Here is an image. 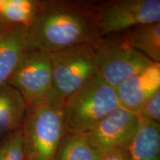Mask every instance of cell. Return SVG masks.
Returning a JSON list of instances; mask_svg holds the SVG:
<instances>
[{"label":"cell","instance_id":"obj_8","mask_svg":"<svg viewBox=\"0 0 160 160\" xmlns=\"http://www.w3.org/2000/svg\"><path fill=\"white\" fill-rule=\"evenodd\" d=\"M139 122L137 113L119 106L82 134L93 147L105 154L119 148H128Z\"/></svg>","mask_w":160,"mask_h":160},{"label":"cell","instance_id":"obj_13","mask_svg":"<svg viewBox=\"0 0 160 160\" xmlns=\"http://www.w3.org/2000/svg\"><path fill=\"white\" fill-rule=\"evenodd\" d=\"M121 33L133 49L160 63V22L136 26Z\"/></svg>","mask_w":160,"mask_h":160},{"label":"cell","instance_id":"obj_2","mask_svg":"<svg viewBox=\"0 0 160 160\" xmlns=\"http://www.w3.org/2000/svg\"><path fill=\"white\" fill-rule=\"evenodd\" d=\"M118 107L115 88L96 73L64 102L65 133H85Z\"/></svg>","mask_w":160,"mask_h":160},{"label":"cell","instance_id":"obj_15","mask_svg":"<svg viewBox=\"0 0 160 160\" xmlns=\"http://www.w3.org/2000/svg\"><path fill=\"white\" fill-rule=\"evenodd\" d=\"M38 0H4L0 9V24L28 27L38 9Z\"/></svg>","mask_w":160,"mask_h":160},{"label":"cell","instance_id":"obj_4","mask_svg":"<svg viewBox=\"0 0 160 160\" xmlns=\"http://www.w3.org/2000/svg\"><path fill=\"white\" fill-rule=\"evenodd\" d=\"M22 131L25 160H53L65 133L62 110L46 103L29 106Z\"/></svg>","mask_w":160,"mask_h":160},{"label":"cell","instance_id":"obj_9","mask_svg":"<svg viewBox=\"0 0 160 160\" xmlns=\"http://www.w3.org/2000/svg\"><path fill=\"white\" fill-rule=\"evenodd\" d=\"M120 107L137 113L144 104L160 91V63L153 62L115 87Z\"/></svg>","mask_w":160,"mask_h":160},{"label":"cell","instance_id":"obj_5","mask_svg":"<svg viewBox=\"0 0 160 160\" xmlns=\"http://www.w3.org/2000/svg\"><path fill=\"white\" fill-rule=\"evenodd\" d=\"M93 48L97 73L114 88L153 62L130 46L122 33L103 37Z\"/></svg>","mask_w":160,"mask_h":160},{"label":"cell","instance_id":"obj_12","mask_svg":"<svg viewBox=\"0 0 160 160\" xmlns=\"http://www.w3.org/2000/svg\"><path fill=\"white\" fill-rule=\"evenodd\" d=\"M140 119L128 150L131 160H160V123Z\"/></svg>","mask_w":160,"mask_h":160},{"label":"cell","instance_id":"obj_14","mask_svg":"<svg viewBox=\"0 0 160 160\" xmlns=\"http://www.w3.org/2000/svg\"><path fill=\"white\" fill-rule=\"evenodd\" d=\"M103 155L82 133H65L53 160H102Z\"/></svg>","mask_w":160,"mask_h":160},{"label":"cell","instance_id":"obj_17","mask_svg":"<svg viewBox=\"0 0 160 160\" xmlns=\"http://www.w3.org/2000/svg\"><path fill=\"white\" fill-rule=\"evenodd\" d=\"M137 115L141 119L160 123V91L144 104Z\"/></svg>","mask_w":160,"mask_h":160},{"label":"cell","instance_id":"obj_3","mask_svg":"<svg viewBox=\"0 0 160 160\" xmlns=\"http://www.w3.org/2000/svg\"><path fill=\"white\" fill-rule=\"evenodd\" d=\"M49 55L53 82L46 104L62 108L65 100L97 73L94 48L82 44Z\"/></svg>","mask_w":160,"mask_h":160},{"label":"cell","instance_id":"obj_1","mask_svg":"<svg viewBox=\"0 0 160 160\" xmlns=\"http://www.w3.org/2000/svg\"><path fill=\"white\" fill-rule=\"evenodd\" d=\"M102 38L93 1L39 0L37 14L26 28L27 48L48 53L95 45Z\"/></svg>","mask_w":160,"mask_h":160},{"label":"cell","instance_id":"obj_16","mask_svg":"<svg viewBox=\"0 0 160 160\" xmlns=\"http://www.w3.org/2000/svg\"><path fill=\"white\" fill-rule=\"evenodd\" d=\"M0 160H25L22 127L0 139Z\"/></svg>","mask_w":160,"mask_h":160},{"label":"cell","instance_id":"obj_11","mask_svg":"<svg viewBox=\"0 0 160 160\" xmlns=\"http://www.w3.org/2000/svg\"><path fill=\"white\" fill-rule=\"evenodd\" d=\"M27 108L15 88L8 83L0 87V139L22 127Z\"/></svg>","mask_w":160,"mask_h":160},{"label":"cell","instance_id":"obj_6","mask_svg":"<svg viewBox=\"0 0 160 160\" xmlns=\"http://www.w3.org/2000/svg\"><path fill=\"white\" fill-rule=\"evenodd\" d=\"M95 10L102 37L160 22L159 0L98 1L95 2Z\"/></svg>","mask_w":160,"mask_h":160},{"label":"cell","instance_id":"obj_10","mask_svg":"<svg viewBox=\"0 0 160 160\" xmlns=\"http://www.w3.org/2000/svg\"><path fill=\"white\" fill-rule=\"evenodd\" d=\"M26 49L25 27L0 24V87L8 82Z\"/></svg>","mask_w":160,"mask_h":160},{"label":"cell","instance_id":"obj_7","mask_svg":"<svg viewBox=\"0 0 160 160\" xmlns=\"http://www.w3.org/2000/svg\"><path fill=\"white\" fill-rule=\"evenodd\" d=\"M52 82L49 53L27 48L7 83L22 95L29 107L46 103Z\"/></svg>","mask_w":160,"mask_h":160},{"label":"cell","instance_id":"obj_18","mask_svg":"<svg viewBox=\"0 0 160 160\" xmlns=\"http://www.w3.org/2000/svg\"><path fill=\"white\" fill-rule=\"evenodd\" d=\"M102 160H131L128 148H119L108 152Z\"/></svg>","mask_w":160,"mask_h":160},{"label":"cell","instance_id":"obj_19","mask_svg":"<svg viewBox=\"0 0 160 160\" xmlns=\"http://www.w3.org/2000/svg\"><path fill=\"white\" fill-rule=\"evenodd\" d=\"M3 2H4V0H0V9H1L2 6L3 5Z\"/></svg>","mask_w":160,"mask_h":160}]
</instances>
